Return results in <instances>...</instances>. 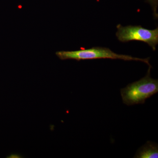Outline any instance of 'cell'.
<instances>
[{
  "label": "cell",
  "mask_w": 158,
  "mask_h": 158,
  "mask_svg": "<svg viewBox=\"0 0 158 158\" xmlns=\"http://www.w3.org/2000/svg\"><path fill=\"white\" fill-rule=\"evenodd\" d=\"M150 67L146 76L120 90L123 102L127 106L144 104L147 99L158 92V80L150 76Z\"/></svg>",
  "instance_id": "cell-1"
},
{
  "label": "cell",
  "mask_w": 158,
  "mask_h": 158,
  "mask_svg": "<svg viewBox=\"0 0 158 158\" xmlns=\"http://www.w3.org/2000/svg\"><path fill=\"white\" fill-rule=\"evenodd\" d=\"M56 55L57 56L62 60L75 59L80 61L102 59H121L125 61H140L144 62L151 66L149 58L141 59L127 55H120L114 52L110 49L105 48L94 47L74 51H59L57 52Z\"/></svg>",
  "instance_id": "cell-2"
},
{
  "label": "cell",
  "mask_w": 158,
  "mask_h": 158,
  "mask_svg": "<svg viewBox=\"0 0 158 158\" xmlns=\"http://www.w3.org/2000/svg\"><path fill=\"white\" fill-rule=\"evenodd\" d=\"M116 35L122 42L138 40L148 44L155 50L158 43V29L148 30L140 26H117Z\"/></svg>",
  "instance_id": "cell-3"
},
{
  "label": "cell",
  "mask_w": 158,
  "mask_h": 158,
  "mask_svg": "<svg viewBox=\"0 0 158 158\" xmlns=\"http://www.w3.org/2000/svg\"><path fill=\"white\" fill-rule=\"evenodd\" d=\"M134 158H158V144L152 141H147L138 150Z\"/></svg>",
  "instance_id": "cell-4"
},
{
  "label": "cell",
  "mask_w": 158,
  "mask_h": 158,
  "mask_svg": "<svg viewBox=\"0 0 158 158\" xmlns=\"http://www.w3.org/2000/svg\"><path fill=\"white\" fill-rule=\"evenodd\" d=\"M148 1L153 6L155 14L156 16H157V14L156 13V9L157 3L158 0H148Z\"/></svg>",
  "instance_id": "cell-5"
}]
</instances>
